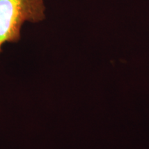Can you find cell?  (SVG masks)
I'll return each mask as SVG.
<instances>
[{"label": "cell", "mask_w": 149, "mask_h": 149, "mask_svg": "<svg viewBox=\"0 0 149 149\" xmlns=\"http://www.w3.org/2000/svg\"><path fill=\"white\" fill-rule=\"evenodd\" d=\"M45 10L44 0H0V53L5 43L21 40L24 23L43 21Z\"/></svg>", "instance_id": "6da1fadb"}]
</instances>
